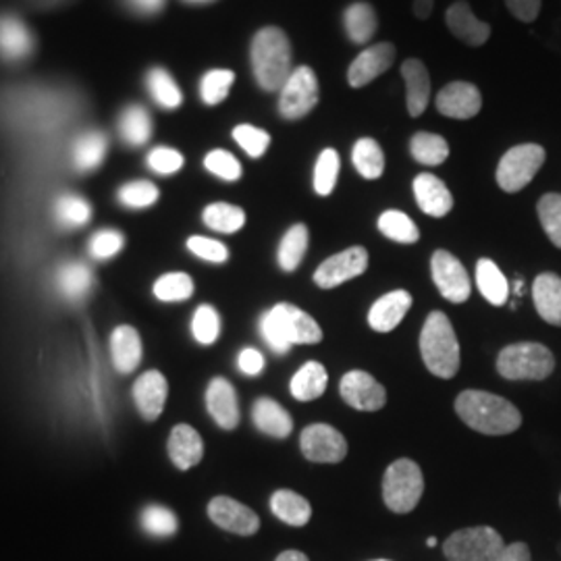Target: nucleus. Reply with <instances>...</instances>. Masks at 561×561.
I'll return each instance as SVG.
<instances>
[{
	"label": "nucleus",
	"mask_w": 561,
	"mask_h": 561,
	"mask_svg": "<svg viewBox=\"0 0 561 561\" xmlns=\"http://www.w3.org/2000/svg\"><path fill=\"white\" fill-rule=\"evenodd\" d=\"M125 238L115 229H102L90 240V256L96 261H108L123 250Z\"/></svg>",
	"instance_id": "obj_51"
},
{
	"label": "nucleus",
	"mask_w": 561,
	"mask_h": 561,
	"mask_svg": "<svg viewBox=\"0 0 561 561\" xmlns=\"http://www.w3.org/2000/svg\"><path fill=\"white\" fill-rule=\"evenodd\" d=\"M343 401L362 412H377L387 403V391L381 382L364 370H352L341 379Z\"/></svg>",
	"instance_id": "obj_13"
},
{
	"label": "nucleus",
	"mask_w": 561,
	"mask_h": 561,
	"mask_svg": "<svg viewBox=\"0 0 561 561\" xmlns=\"http://www.w3.org/2000/svg\"><path fill=\"white\" fill-rule=\"evenodd\" d=\"M435 0H414V15L419 20H428V15L433 13Z\"/></svg>",
	"instance_id": "obj_58"
},
{
	"label": "nucleus",
	"mask_w": 561,
	"mask_h": 561,
	"mask_svg": "<svg viewBox=\"0 0 561 561\" xmlns=\"http://www.w3.org/2000/svg\"><path fill=\"white\" fill-rule=\"evenodd\" d=\"M300 449L306 460L337 463L347 456V442L329 424H310L301 431Z\"/></svg>",
	"instance_id": "obj_10"
},
{
	"label": "nucleus",
	"mask_w": 561,
	"mask_h": 561,
	"mask_svg": "<svg viewBox=\"0 0 561 561\" xmlns=\"http://www.w3.org/2000/svg\"><path fill=\"white\" fill-rule=\"evenodd\" d=\"M505 4L512 15L524 23L537 20L541 13V0H505Z\"/></svg>",
	"instance_id": "obj_54"
},
{
	"label": "nucleus",
	"mask_w": 561,
	"mask_h": 561,
	"mask_svg": "<svg viewBox=\"0 0 561 561\" xmlns=\"http://www.w3.org/2000/svg\"><path fill=\"white\" fill-rule=\"evenodd\" d=\"M368 268V252L362 245L347 248L327 259L314 273V283L322 289L340 287L345 280L356 279Z\"/></svg>",
	"instance_id": "obj_12"
},
{
	"label": "nucleus",
	"mask_w": 561,
	"mask_h": 561,
	"mask_svg": "<svg viewBox=\"0 0 561 561\" xmlns=\"http://www.w3.org/2000/svg\"><path fill=\"white\" fill-rule=\"evenodd\" d=\"M396 60V46L389 42L368 46L354 59L347 69V83L352 88H364L370 81L377 80Z\"/></svg>",
	"instance_id": "obj_15"
},
{
	"label": "nucleus",
	"mask_w": 561,
	"mask_h": 561,
	"mask_svg": "<svg viewBox=\"0 0 561 561\" xmlns=\"http://www.w3.org/2000/svg\"><path fill=\"white\" fill-rule=\"evenodd\" d=\"M421 354L426 368L439 379H454L460 370V343L454 324L443 312H431L422 327Z\"/></svg>",
	"instance_id": "obj_4"
},
{
	"label": "nucleus",
	"mask_w": 561,
	"mask_h": 561,
	"mask_svg": "<svg viewBox=\"0 0 561 561\" xmlns=\"http://www.w3.org/2000/svg\"><path fill=\"white\" fill-rule=\"evenodd\" d=\"M308 250V227L306 225H294L279 243V252H277V261L283 271L291 273L300 266L304 256Z\"/></svg>",
	"instance_id": "obj_37"
},
{
	"label": "nucleus",
	"mask_w": 561,
	"mask_h": 561,
	"mask_svg": "<svg viewBox=\"0 0 561 561\" xmlns=\"http://www.w3.org/2000/svg\"><path fill=\"white\" fill-rule=\"evenodd\" d=\"M148 167L159 175H173L183 167V157L173 148L159 146L148 154Z\"/></svg>",
	"instance_id": "obj_53"
},
{
	"label": "nucleus",
	"mask_w": 561,
	"mask_h": 561,
	"mask_svg": "<svg viewBox=\"0 0 561 561\" xmlns=\"http://www.w3.org/2000/svg\"><path fill=\"white\" fill-rule=\"evenodd\" d=\"M233 140L240 144L248 157L261 159L262 154L266 152L268 144H271V136L264 129H259L254 125H238L233 129Z\"/></svg>",
	"instance_id": "obj_49"
},
{
	"label": "nucleus",
	"mask_w": 561,
	"mask_h": 561,
	"mask_svg": "<svg viewBox=\"0 0 561 561\" xmlns=\"http://www.w3.org/2000/svg\"><path fill=\"white\" fill-rule=\"evenodd\" d=\"M146 85H148V92L150 96L154 99V102L162 106V108H178L183 102L181 96L180 85L173 80V76L162 69V67H154L148 71V78H146Z\"/></svg>",
	"instance_id": "obj_36"
},
{
	"label": "nucleus",
	"mask_w": 561,
	"mask_h": 561,
	"mask_svg": "<svg viewBox=\"0 0 561 561\" xmlns=\"http://www.w3.org/2000/svg\"><path fill=\"white\" fill-rule=\"evenodd\" d=\"M119 136L121 140L134 148L148 144L152 136V119L144 106L131 104L121 113Z\"/></svg>",
	"instance_id": "obj_33"
},
{
	"label": "nucleus",
	"mask_w": 561,
	"mask_h": 561,
	"mask_svg": "<svg viewBox=\"0 0 561 561\" xmlns=\"http://www.w3.org/2000/svg\"><path fill=\"white\" fill-rule=\"evenodd\" d=\"M252 421L256 428L275 439H285L294 431V421L289 412L271 398H261L252 408Z\"/></svg>",
	"instance_id": "obj_25"
},
{
	"label": "nucleus",
	"mask_w": 561,
	"mask_h": 561,
	"mask_svg": "<svg viewBox=\"0 0 561 561\" xmlns=\"http://www.w3.org/2000/svg\"><path fill=\"white\" fill-rule=\"evenodd\" d=\"M542 162L545 148L539 144H520L510 148L497 167L500 187L507 194L520 192L541 171Z\"/></svg>",
	"instance_id": "obj_8"
},
{
	"label": "nucleus",
	"mask_w": 561,
	"mask_h": 561,
	"mask_svg": "<svg viewBox=\"0 0 561 561\" xmlns=\"http://www.w3.org/2000/svg\"><path fill=\"white\" fill-rule=\"evenodd\" d=\"M167 449H169V458L180 470H190L196 463H201L204 456V442L196 428H192L190 424H178L171 431Z\"/></svg>",
	"instance_id": "obj_24"
},
{
	"label": "nucleus",
	"mask_w": 561,
	"mask_h": 561,
	"mask_svg": "<svg viewBox=\"0 0 561 561\" xmlns=\"http://www.w3.org/2000/svg\"><path fill=\"white\" fill-rule=\"evenodd\" d=\"M410 152L416 161L426 167H437L447 161L449 157V144L437 134L421 131L410 141Z\"/></svg>",
	"instance_id": "obj_40"
},
{
	"label": "nucleus",
	"mask_w": 561,
	"mask_h": 561,
	"mask_svg": "<svg viewBox=\"0 0 561 561\" xmlns=\"http://www.w3.org/2000/svg\"><path fill=\"white\" fill-rule=\"evenodd\" d=\"M202 219L213 231L236 233L245 225V213L241 210L240 206H233L227 202H215L204 208Z\"/></svg>",
	"instance_id": "obj_38"
},
{
	"label": "nucleus",
	"mask_w": 561,
	"mask_h": 561,
	"mask_svg": "<svg viewBox=\"0 0 561 561\" xmlns=\"http://www.w3.org/2000/svg\"><path fill=\"white\" fill-rule=\"evenodd\" d=\"M108 140L102 131H85L78 136L71 148V159L78 171H94L101 167L106 157Z\"/></svg>",
	"instance_id": "obj_29"
},
{
	"label": "nucleus",
	"mask_w": 561,
	"mask_h": 561,
	"mask_svg": "<svg viewBox=\"0 0 561 561\" xmlns=\"http://www.w3.org/2000/svg\"><path fill=\"white\" fill-rule=\"evenodd\" d=\"M533 300L541 319L561 327V277L556 273H542L533 283Z\"/></svg>",
	"instance_id": "obj_26"
},
{
	"label": "nucleus",
	"mask_w": 561,
	"mask_h": 561,
	"mask_svg": "<svg viewBox=\"0 0 561 561\" xmlns=\"http://www.w3.org/2000/svg\"><path fill=\"white\" fill-rule=\"evenodd\" d=\"M401 76L405 80V102H408V113L412 117H421L426 111L428 101H431V78L424 67V62L419 59H408L401 65Z\"/></svg>",
	"instance_id": "obj_23"
},
{
	"label": "nucleus",
	"mask_w": 561,
	"mask_h": 561,
	"mask_svg": "<svg viewBox=\"0 0 561 561\" xmlns=\"http://www.w3.org/2000/svg\"><path fill=\"white\" fill-rule=\"evenodd\" d=\"M556 368V358L542 343H514L503 347L497 373L507 381H542Z\"/></svg>",
	"instance_id": "obj_5"
},
{
	"label": "nucleus",
	"mask_w": 561,
	"mask_h": 561,
	"mask_svg": "<svg viewBox=\"0 0 561 561\" xmlns=\"http://www.w3.org/2000/svg\"><path fill=\"white\" fill-rule=\"evenodd\" d=\"M233 81H236V76L229 69L208 71L201 81V96L204 104H208V106L221 104L227 99Z\"/></svg>",
	"instance_id": "obj_43"
},
{
	"label": "nucleus",
	"mask_w": 561,
	"mask_h": 561,
	"mask_svg": "<svg viewBox=\"0 0 561 561\" xmlns=\"http://www.w3.org/2000/svg\"><path fill=\"white\" fill-rule=\"evenodd\" d=\"M377 561H387V560H377Z\"/></svg>",
	"instance_id": "obj_62"
},
{
	"label": "nucleus",
	"mask_w": 561,
	"mask_h": 561,
	"mask_svg": "<svg viewBox=\"0 0 561 561\" xmlns=\"http://www.w3.org/2000/svg\"><path fill=\"white\" fill-rule=\"evenodd\" d=\"M117 198L125 208H148L159 201V187L150 181H129L121 185Z\"/></svg>",
	"instance_id": "obj_46"
},
{
	"label": "nucleus",
	"mask_w": 561,
	"mask_h": 561,
	"mask_svg": "<svg viewBox=\"0 0 561 561\" xmlns=\"http://www.w3.org/2000/svg\"><path fill=\"white\" fill-rule=\"evenodd\" d=\"M192 333H194V340L202 345H213L215 341L219 340L221 317L210 304H202L201 308L196 310L194 321H192Z\"/></svg>",
	"instance_id": "obj_44"
},
{
	"label": "nucleus",
	"mask_w": 561,
	"mask_h": 561,
	"mask_svg": "<svg viewBox=\"0 0 561 561\" xmlns=\"http://www.w3.org/2000/svg\"><path fill=\"white\" fill-rule=\"evenodd\" d=\"M497 561H530V549L524 542H512L503 547L502 556Z\"/></svg>",
	"instance_id": "obj_56"
},
{
	"label": "nucleus",
	"mask_w": 561,
	"mask_h": 561,
	"mask_svg": "<svg viewBox=\"0 0 561 561\" xmlns=\"http://www.w3.org/2000/svg\"><path fill=\"white\" fill-rule=\"evenodd\" d=\"M252 69L262 90L277 92L291 76V44L279 27H262L252 41Z\"/></svg>",
	"instance_id": "obj_3"
},
{
	"label": "nucleus",
	"mask_w": 561,
	"mask_h": 561,
	"mask_svg": "<svg viewBox=\"0 0 561 561\" xmlns=\"http://www.w3.org/2000/svg\"><path fill=\"white\" fill-rule=\"evenodd\" d=\"M426 545H428V547H435V545H437V539H435V537H431V539H426Z\"/></svg>",
	"instance_id": "obj_60"
},
{
	"label": "nucleus",
	"mask_w": 561,
	"mask_h": 561,
	"mask_svg": "<svg viewBox=\"0 0 561 561\" xmlns=\"http://www.w3.org/2000/svg\"><path fill=\"white\" fill-rule=\"evenodd\" d=\"M431 273L437 289L442 291L445 300L451 304H461L470 298V279L468 273L451 252L437 250L431 261Z\"/></svg>",
	"instance_id": "obj_11"
},
{
	"label": "nucleus",
	"mask_w": 561,
	"mask_h": 561,
	"mask_svg": "<svg viewBox=\"0 0 561 561\" xmlns=\"http://www.w3.org/2000/svg\"><path fill=\"white\" fill-rule=\"evenodd\" d=\"M34 53V36L18 15L0 18V57L9 62H20Z\"/></svg>",
	"instance_id": "obj_20"
},
{
	"label": "nucleus",
	"mask_w": 561,
	"mask_h": 561,
	"mask_svg": "<svg viewBox=\"0 0 561 561\" xmlns=\"http://www.w3.org/2000/svg\"><path fill=\"white\" fill-rule=\"evenodd\" d=\"M560 502H561V500H560Z\"/></svg>",
	"instance_id": "obj_63"
},
{
	"label": "nucleus",
	"mask_w": 561,
	"mask_h": 561,
	"mask_svg": "<svg viewBox=\"0 0 561 561\" xmlns=\"http://www.w3.org/2000/svg\"><path fill=\"white\" fill-rule=\"evenodd\" d=\"M477 285L482 298L493 306H503L510 298V283L502 268L489 259H481L477 264Z\"/></svg>",
	"instance_id": "obj_31"
},
{
	"label": "nucleus",
	"mask_w": 561,
	"mask_h": 561,
	"mask_svg": "<svg viewBox=\"0 0 561 561\" xmlns=\"http://www.w3.org/2000/svg\"><path fill=\"white\" fill-rule=\"evenodd\" d=\"M206 408L213 421L225 431H233L240 424V405L233 385L227 379H213L206 389Z\"/></svg>",
	"instance_id": "obj_17"
},
{
	"label": "nucleus",
	"mask_w": 561,
	"mask_h": 561,
	"mask_svg": "<svg viewBox=\"0 0 561 561\" xmlns=\"http://www.w3.org/2000/svg\"><path fill=\"white\" fill-rule=\"evenodd\" d=\"M456 412L470 428L489 437L510 435L518 431L522 424L518 408L512 401L489 391H463L456 400Z\"/></svg>",
	"instance_id": "obj_1"
},
{
	"label": "nucleus",
	"mask_w": 561,
	"mask_h": 561,
	"mask_svg": "<svg viewBox=\"0 0 561 561\" xmlns=\"http://www.w3.org/2000/svg\"><path fill=\"white\" fill-rule=\"evenodd\" d=\"M204 167L217 175L219 180L238 181L241 178V164L231 152L227 150H213L206 154Z\"/></svg>",
	"instance_id": "obj_50"
},
{
	"label": "nucleus",
	"mask_w": 561,
	"mask_h": 561,
	"mask_svg": "<svg viewBox=\"0 0 561 561\" xmlns=\"http://www.w3.org/2000/svg\"><path fill=\"white\" fill-rule=\"evenodd\" d=\"M329 385V375L321 362H306L291 379V396L298 401H312L321 398Z\"/></svg>",
	"instance_id": "obj_30"
},
{
	"label": "nucleus",
	"mask_w": 561,
	"mask_h": 561,
	"mask_svg": "<svg viewBox=\"0 0 561 561\" xmlns=\"http://www.w3.org/2000/svg\"><path fill=\"white\" fill-rule=\"evenodd\" d=\"M169 382L159 370H148L134 385V400L144 421H157L164 410Z\"/></svg>",
	"instance_id": "obj_18"
},
{
	"label": "nucleus",
	"mask_w": 561,
	"mask_h": 561,
	"mask_svg": "<svg viewBox=\"0 0 561 561\" xmlns=\"http://www.w3.org/2000/svg\"><path fill=\"white\" fill-rule=\"evenodd\" d=\"M410 308H412V296L408 291L403 289L391 291L373 304L368 312V324L377 333H389L403 321Z\"/></svg>",
	"instance_id": "obj_22"
},
{
	"label": "nucleus",
	"mask_w": 561,
	"mask_h": 561,
	"mask_svg": "<svg viewBox=\"0 0 561 561\" xmlns=\"http://www.w3.org/2000/svg\"><path fill=\"white\" fill-rule=\"evenodd\" d=\"M445 21L449 32L458 38V41L468 44V46H482L484 42L491 38V25L484 21L477 20V15L472 13L470 4L458 0L454 2L447 13H445Z\"/></svg>",
	"instance_id": "obj_19"
},
{
	"label": "nucleus",
	"mask_w": 561,
	"mask_h": 561,
	"mask_svg": "<svg viewBox=\"0 0 561 561\" xmlns=\"http://www.w3.org/2000/svg\"><path fill=\"white\" fill-rule=\"evenodd\" d=\"M275 561H310L301 551H296V549H289V551H283L279 553V558Z\"/></svg>",
	"instance_id": "obj_59"
},
{
	"label": "nucleus",
	"mask_w": 561,
	"mask_h": 561,
	"mask_svg": "<svg viewBox=\"0 0 561 561\" xmlns=\"http://www.w3.org/2000/svg\"><path fill=\"white\" fill-rule=\"evenodd\" d=\"M187 2H210V0H187Z\"/></svg>",
	"instance_id": "obj_61"
},
{
	"label": "nucleus",
	"mask_w": 561,
	"mask_h": 561,
	"mask_svg": "<svg viewBox=\"0 0 561 561\" xmlns=\"http://www.w3.org/2000/svg\"><path fill=\"white\" fill-rule=\"evenodd\" d=\"M319 80L306 65L291 71L289 80L280 88L279 113L285 119H304L319 104Z\"/></svg>",
	"instance_id": "obj_9"
},
{
	"label": "nucleus",
	"mask_w": 561,
	"mask_h": 561,
	"mask_svg": "<svg viewBox=\"0 0 561 561\" xmlns=\"http://www.w3.org/2000/svg\"><path fill=\"white\" fill-rule=\"evenodd\" d=\"M271 510L280 522L289 526H306L312 516V507L308 500H304L298 493L280 489L271 497Z\"/></svg>",
	"instance_id": "obj_32"
},
{
	"label": "nucleus",
	"mask_w": 561,
	"mask_h": 561,
	"mask_svg": "<svg viewBox=\"0 0 561 561\" xmlns=\"http://www.w3.org/2000/svg\"><path fill=\"white\" fill-rule=\"evenodd\" d=\"M194 280L185 273H169L154 283V296L161 301H183L192 298Z\"/></svg>",
	"instance_id": "obj_45"
},
{
	"label": "nucleus",
	"mask_w": 561,
	"mask_h": 561,
	"mask_svg": "<svg viewBox=\"0 0 561 561\" xmlns=\"http://www.w3.org/2000/svg\"><path fill=\"white\" fill-rule=\"evenodd\" d=\"M481 106L479 88L468 81H454L445 85L437 96L439 113L449 119H472L481 113Z\"/></svg>",
	"instance_id": "obj_16"
},
{
	"label": "nucleus",
	"mask_w": 561,
	"mask_h": 561,
	"mask_svg": "<svg viewBox=\"0 0 561 561\" xmlns=\"http://www.w3.org/2000/svg\"><path fill=\"white\" fill-rule=\"evenodd\" d=\"M345 32L350 41L356 44H366L377 32V13L370 4L356 2L345 11Z\"/></svg>",
	"instance_id": "obj_34"
},
{
	"label": "nucleus",
	"mask_w": 561,
	"mask_h": 561,
	"mask_svg": "<svg viewBox=\"0 0 561 561\" xmlns=\"http://www.w3.org/2000/svg\"><path fill=\"white\" fill-rule=\"evenodd\" d=\"M238 366H240L243 375L256 377V375H261L262 370H264V356L254 347H245V350H241Z\"/></svg>",
	"instance_id": "obj_55"
},
{
	"label": "nucleus",
	"mask_w": 561,
	"mask_h": 561,
	"mask_svg": "<svg viewBox=\"0 0 561 561\" xmlns=\"http://www.w3.org/2000/svg\"><path fill=\"white\" fill-rule=\"evenodd\" d=\"M208 518L222 530L241 537H250L261 528V518L256 516V512L231 497H215L208 503Z\"/></svg>",
	"instance_id": "obj_14"
},
{
	"label": "nucleus",
	"mask_w": 561,
	"mask_h": 561,
	"mask_svg": "<svg viewBox=\"0 0 561 561\" xmlns=\"http://www.w3.org/2000/svg\"><path fill=\"white\" fill-rule=\"evenodd\" d=\"M537 210L547 238L561 248V194H545Z\"/></svg>",
	"instance_id": "obj_48"
},
{
	"label": "nucleus",
	"mask_w": 561,
	"mask_h": 561,
	"mask_svg": "<svg viewBox=\"0 0 561 561\" xmlns=\"http://www.w3.org/2000/svg\"><path fill=\"white\" fill-rule=\"evenodd\" d=\"M164 2H167V0H127V4H129L136 13H141V15H154V13H159V11H162Z\"/></svg>",
	"instance_id": "obj_57"
},
{
	"label": "nucleus",
	"mask_w": 561,
	"mask_h": 561,
	"mask_svg": "<svg viewBox=\"0 0 561 561\" xmlns=\"http://www.w3.org/2000/svg\"><path fill=\"white\" fill-rule=\"evenodd\" d=\"M141 526L154 537H171L178 533V518L169 507L148 505L141 512Z\"/></svg>",
	"instance_id": "obj_47"
},
{
	"label": "nucleus",
	"mask_w": 561,
	"mask_h": 561,
	"mask_svg": "<svg viewBox=\"0 0 561 561\" xmlns=\"http://www.w3.org/2000/svg\"><path fill=\"white\" fill-rule=\"evenodd\" d=\"M111 354H113V364L119 373L123 375L134 373L141 360L140 333L129 324L117 327L111 337Z\"/></svg>",
	"instance_id": "obj_27"
},
{
	"label": "nucleus",
	"mask_w": 561,
	"mask_h": 561,
	"mask_svg": "<svg viewBox=\"0 0 561 561\" xmlns=\"http://www.w3.org/2000/svg\"><path fill=\"white\" fill-rule=\"evenodd\" d=\"M352 162L364 180H379L385 171V154L379 141L362 138L352 150Z\"/></svg>",
	"instance_id": "obj_35"
},
{
	"label": "nucleus",
	"mask_w": 561,
	"mask_h": 561,
	"mask_svg": "<svg viewBox=\"0 0 561 561\" xmlns=\"http://www.w3.org/2000/svg\"><path fill=\"white\" fill-rule=\"evenodd\" d=\"M261 333L262 340L277 354H287L296 343L314 345L322 341L319 322L298 306L287 301L273 306L268 312L262 314Z\"/></svg>",
	"instance_id": "obj_2"
},
{
	"label": "nucleus",
	"mask_w": 561,
	"mask_h": 561,
	"mask_svg": "<svg viewBox=\"0 0 561 561\" xmlns=\"http://www.w3.org/2000/svg\"><path fill=\"white\" fill-rule=\"evenodd\" d=\"M414 196L421 206L422 213L435 219H442L451 213L454 208V196L447 190V185L439 178L431 173H421L414 180Z\"/></svg>",
	"instance_id": "obj_21"
},
{
	"label": "nucleus",
	"mask_w": 561,
	"mask_h": 561,
	"mask_svg": "<svg viewBox=\"0 0 561 561\" xmlns=\"http://www.w3.org/2000/svg\"><path fill=\"white\" fill-rule=\"evenodd\" d=\"M340 154L333 148L322 150L317 167H314V192L319 196H329L335 185H337V178H340Z\"/></svg>",
	"instance_id": "obj_42"
},
{
	"label": "nucleus",
	"mask_w": 561,
	"mask_h": 561,
	"mask_svg": "<svg viewBox=\"0 0 561 561\" xmlns=\"http://www.w3.org/2000/svg\"><path fill=\"white\" fill-rule=\"evenodd\" d=\"M502 535L491 526L463 528L443 542L449 561H497L503 551Z\"/></svg>",
	"instance_id": "obj_7"
},
{
	"label": "nucleus",
	"mask_w": 561,
	"mask_h": 561,
	"mask_svg": "<svg viewBox=\"0 0 561 561\" xmlns=\"http://www.w3.org/2000/svg\"><path fill=\"white\" fill-rule=\"evenodd\" d=\"M57 289L67 300H83L94 287L92 271L81 262H67L57 271Z\"/></svg>",
	"instance_id": "obj_28"
},
{
	"label": "nucleus",
	"mask_w": 561,
	"mask_h": 561,
	"mask_svg": "<svg viewBox=\"0 0 561 561\" xmlns=\"http://www.w3.org/2000/svg\"><path fill=\"white\" fill-rule=\"evenodd\" d=\"M92 219V206L81 196L65 194L55 202V221L62 229H80Z\"/></svg>",
	"instance_id": "obj_39"
},
{
	"label": "nucleus",
	"mask_w": 561,
	"mask_h": 561,
	"mask_svg": "<svg viewBox=\"0 0 561 561\" xmlns=\"http://www.w3.org/2000/svg\"><path fill=\"white\" fill-rule=\"evenodd\" d=\"M424 491L421 466L416 461H393L382 479V500L396 514H408L421 502Z\"/></svg>",
	"instance_id": "obj_6"
},
{
	"label": "nucleus",
	"mask_w": 561,
	"mask_h": 561,
	"mask_svg": "<svg viewBox=\"0 0 561 561\" xmlns=\"http://www.w3.org/2000/svg\"><path fill=\"white\" fill-rule=\"evenodd\" d=\"M379 231L385 238L398 241V243H416L421 240V231H419L416 222L401 210L382 213L379 217Z\"/></svg>",
	"instance_id": "obj_41"
},
{
	"label": "nucleus",
	"mask_w": 561,
	"mask_h": 561,
	"mask_svg": "<svg viewBox=\"0 0 561 561\" xmlns=\"http://www.w3.org/2000/svg\"><path fill=\"white\" fill-rule=\"evenodd\" d=\"M187 250L198 256L202 261L215 262L221 264L229 259V250L221 241L210 240V238H202V236H194L187 240Z\"/></svg>",
	"instance_id": "obj_52"
}]
</instances>
